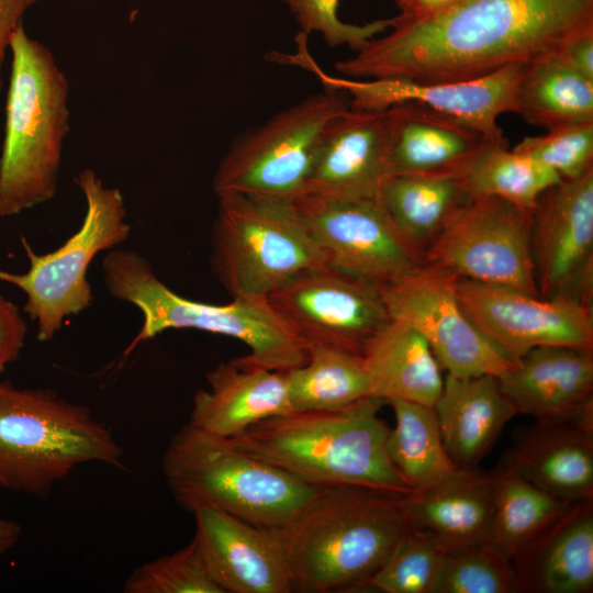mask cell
<instances>
[{
  "mask_svg": "<svg viewBox=\"0 0 593 593\" xmlns=\"http://www.w3.org/2000/svg\"><path fill=\"white\" fill-rule=\"evenodd\" d=\"M591 27L593 0H458L422 21L395 15L392 31L335 68L353 78L467 80L528 64Z\"/></svg>",
  "mask_w": 593,
  "mask_h": 593,
  "instance_id": "1",
  "label": "cell"
},
{
  "mask_svg": "<svg viewBox=\"0 0 593 593\" xmlns=\"http://www.w3.org/2000/svg\"><path fill=\"white\" fill-rule=\"evenodd\" d=\"M403 495L363 486L320 488L290 524L271 529L293 591L363 590L412 528Z\"/></svg>",
  "mask_w": 593,
  "mask_h": 593,
  "instance_id": "2",
  "label": "cell"
},
{
  "mask_svg": "<svg viewBox=\"0 0 593 593\" xmlns=\"http://www.w3.org/2000/svg\"><path fill=\"white\" fill-rule=\"evenodd\" d=\"M383 400L368 396L333 411H302L264 419L228 438L239 450L316 488L363 486L407 494L387 452Z\"/></svg>",
  "mask_w": 593,
  "mask_h": 593,
  "instance_id": "3",
  "label": "cell"
},
{
  "mask_svg": "<svg viewBox=\"0 0 593 593\" xmlns=\"http://www.w3.org/2000/svg\"><path fill=\"white\" fill-rule=\"evenodd\" d=\"M12 60L0 155V216L51 201L69 132V82L52 51L20 25Z\"/></svg>",
  "mask_w": 593,
  "mask_h": 593,
  "instance_id": "4",
  "label": "cell"
},
{
  "mask_svg": "<svg viewBox=\"0 0 593 593\" xmlns=\"http://www.w3.org/2000/svg\"><path fill=\"white\" fill-rule=\"evenodd\" d=\"M103 281L115 299L137 307L142 326L125 354L168 329H198L240 340L247 361L287 372L305 363L309 345L267 300L233 298L211 304L190 300L167 287L149 261L131 249H111L103 258Z\"/></svg>",
  "mask_w": 593,
  "mask_h": 593,
  "instance_id": "5",
  "label": "cell"
},
{
  "mask_svg": "<svg viewBox=\"0 0 593 593\" xmlns=\"http://www.w3.org/2000/svg\"><path fill=\"white\" fill-rule=\"evenodd\" d=\"M87 463L123 466L105 423L54 390L0 381V488L46 496Z\"/></svg>",
  "mask_w": 593,
  "mask_h": 593,
  "instance_id": "6",
  "label": "cell"
},
{
  "mask_svg": "<svg viewBox=\"0 0 593 593\" xmlns=\"http://www.w3.org/2000/svg\"><path fill=\"white\" fill-rule=\"evenodd\" d=\"M161 469L184 510L214 506L267 529L290 524L320 489L189 423L170 439Z\"/></svg>",
  "mask_w": 593,
  "mask_h": 593,
  "instance_id": "7",
  "label": "cell"
},
{
  "mask_svg": "<svg viewBox=\"0 0 593 593\" xmlns=\"http://www.w3.org/2000/svg\"><path fill=\"white\" fill-rule=\"evenodd\" d=\"M216 195L211 265L233 298L267 300L298 275L328 265L295 202Z\"/></svg>",
  "mask_w": 593,
  "mask_h": 593,
  "instance_id": "8",
  "label": "cell"
},
{
  "mask_svg": "<svg viewBox=\"0 0 593 593\" xmlns=\"http://www.w3.org/2000/svg\"><path fill=\"white\" fill-rule=\"evenodd\" d=\"M86 200L79 230L61 246L36 254L21 237L30 267L24 273L0 269V281L15 286L26 295L24 312L36 323V338L52 340L68 317L89 309L93 301L87 271L101 251L114 249L131 233L121 191L108 187L92 169L75 179Z\"/></svg>",
  "mask_w": 593,
  "mask_h": 593,
  "instance_id": "9",
  "label": "cell"
},
{
  "mask_svg": "<svg viewBox=\"0 0 593 593\" xmlns=\"http://www.w3.org/2000/svg\"><path fill=\"white\" fill-rule=\"evenodd\" d=\"M349 108L343 92L333 88L275 114L230 147L213 177L215 193L296 201L326 127Z\"/></svg>",
  "mask_w": 593,
  "mask_h": 593,
  "instance_id": "10",
  "label": "cell"
},
{
  "mask_svg": "<svg viewBox=\"0 0 593 593\" xmlns=\"http://www.w3.org/2000/svg\"><path fill=\"white\" fill-rule=\"evenodd\" d=\"M532 210L496 197L470 198L424 251L459 278L539 295L530 258Z\"/></svg>",
  "mask_w": 593,
  "mask_h": 593,
  "instance_id": "11",
  "label": "cell"
},
{
  "mask_svg": "<svg viewBox=\"0 0 593 593\" xmlns=\"http://www.w3.org/2000/svg\"><path fill=\"white\" fill-rule=\"evenodd\" d=\"M457 278L425 262L379 287L389 317L416 329L447 374L501 378L514 362L467 316L456 294Z\"/></svg>",
  "mask_w": 593,
  "mask_h": 593,
  "instance_id": "12",
  "label": "cell"
},
{
  "mask_svg": "<svg viewBox=\"0 0 593 593\" xmlns=\"http://www.w3.org/2000/svg\"><path fill=\"white\" fill-rule=\"evenodd\" d=\"M456 294L472 323L513 362L540 346L593 350V306L459 277Z\"/></svg>",
  "mask_w": 593,
  "mask_h": 593,
  "instance_id": "13",
  "label": "cell"
},
{
  "mask_svg": "<svg viewBox=\"0 0 593 593\" xmlns=\"http://www.w3.org/2000/svg\"><path fill=\"white\" fill-rule=\"evenodd\" d=\"M267 301L307 345L357 353L390 320L378 284L329 264L298 275Z\"/></svg>",
  "mask_w": 593,
  "mask_h": 593,
  "instance_id": "14",
  "label": "cell"
},
{
  "mask_svg": "<svg viewBox=\"0 0 593 593\" xmlns=\"http://www.w3.org/2000/svg\"><path fill=\"white\" fill-rule=\"evenodd\" d=\"M532 212L530 258L539 295L593 306V170L547 189Z\"/></svg>",
  "mask_w": 593,
  "mask_h": 593,
  "instance_id": "15",
  "label": "cell"
},
{
  "mask_svg": "<svg viewBox=\"0 0 593 593\" xmlns=\"http://www.w3.org/2000/svg\"><path fill=\"white\" fill-rule=\"evenodd\" d=\"M328 264L378 286L390 283L425 264L392 223L379 200L294 201Z\"/></svg>",
  "mask_w": 593,
  "mask_h": 593,
  "instance_id": "16",
  "label": "cell"
},
{
  "mask_svg": "<svg viewBox=\"0 0 593 593\" xmlns=\"http://www.w3.org/2000/svg\"><path fill=\"white\" fill-rule=\"evenodd\" d=\"M391 176L387 110L350 107L326 127L301 198L379 200Z\"/></svg>",
  "mask_w": 593,
  "mask_h": 593,
  "instance_id": "17",
  "label": "cell"
},
{
  "mask_svg": "<svg viewBox=\"0 0 593 593\" xmlns=\"http://www.w3.org/2000/svg\"><path fill=\"white\" fill-rule=\"evenodd\" d=\"M527 64H514L491 74L459 81L418 82L405 79H338L334 88L353 96L351 108L382 110L416 102L463 121L488 137L504 138L497 119L513 112L517 86Z\"/></svg>",
  "mask_w": 593,
  "mask_h": 593,
  "instance_id": "18",
  "label": "cell"
},
{
  "mask_svg": "<svg viewBox=\"0 0 593 593\" xmlns=\"http://www.w3.org/2000/svg\"><path fill=\"white\" fill-rule=\"evenodd\" d=\"M192 514V540L223 593L294 592L283 549L271 529L214 506L199 507Z\"/></svg>",
  "mask_w": 593,
  "mask_h": 593,
  "instance_id": "19",
  "label": "cell"
},
{
  "mask_svg": "<svg viewBox=\"0 0 593 593\" xmlns=\"http://www.w3.org/2000/svg\"><path fill=\"white\" fill-rule=\"evenodd\" d=\"M497 468L563 501L593 500V402L570 419L519 429Z\"/></svg>",
  "mask_w": 593,
  "mask_h": 593,
  "instance_id": "20",
  "label": "cell"
},
{
  "mask_svg": "<svg viewBox=\"0 0 593 593\" xmlns=\"http://www.w3.org/2000/svg\"><path fill=\"white\" fill-rule=\"evenodd\" d=\"M195 392L189 424L232 438L264 419L292 412L287 373L247 361L221 362Z\"/></svg>",
  "mask_w": 593,
  "mask_h": 593,
  "instance_id": "21",
  "label": "cell"
},
{
  "mask_svg": "<svg viewBox=\"0 0 593 593\" xmlns=\"http://www.w3.org/2000/svg\"><path fill=\"white\" fill-rule=\"evenodd\" d=\"M499 381L517 414L536 422L567 421L593 402V350L536 347Z\"/></svg>",
  "mask_w": 593,
  "mask_h": 593,
  "instance_id": "22",
  "label": "cell"
},
{
  "mask_svg": "<svg viewBox=\"0 0 593 593\" xmlns=\"http://www.w3.org/2000/svg\"><path fill=\"white\" fill-rule=\"evenodd\" d=\"M511 562L517 592H592L593 500L573 503Z\"/></svg>",
  "mask_w": 593,
  "mask_h": 593,
  "instance_id": "23",
  "label": "cell"
},
{
  "mask_svg": "<svg viewBox=\"0 0 593 593\" xmlns=\"http://www.w3.org/2000/svg\"><path fill=\"white\" fill-rule=\"evenodd\" d=\"M385 110L392 176L451 174L488 139H496L416 102Z\"/></svg>",
  "mask_w": 593,
  "mask_h": 593,
  "instance_id": "24",
  "label": "cell"
},
{
  "mask_svg": "<svg viewBox=\"0 0 593 593\" xmlns=\"http://www.w3.org/2000/svg\"><path fill=\"white\" fill-rule=\"evenodd\" d=\"M434 410L448 455L462 470L477 469L507 422L517 415L499 378L490 374H447Z\"/></svg>",
  "mask_w": 593,
  "mask_h": 593,
  "instance_id": "25",
  "label": "cell"
},
{
  "mask_svg": "<svg viewBox=\"0 0 593 593\" xmlns=\"http://www.w3.org/2000/svg\"><path fill=\"white\" fill-rule=\"evenodd\" d=\"M413 527L432 534L446 552L490 540L494 510L492 472L478 469L403 495Z\"/></svg>",
  "mask_w": 593,
  "mask_h": 593,
  "instance_id": "26",
  "label": "cell"
},
{
  "mask_svg": "<svg viewBox=\"0 0 593 593\" xmlns=\"http://www.w3.org/2000/svg\"><path fill=\"white\" fill-rule=\"evenodd\" d=\"M360 354L372 396L434 406L444 385L443 368L416 329L390 318L365 343Z\"/></svg>",
  "mask_w": 593,
  "mask_h": 593,
  "instance_id": "27",
  "label": "cell"
},
{
  "mask_svg": "<svg viewBox=\"0 0 593 593\" xmlns=\"http://www.w3.org/2000/svg\"><path fill=\"white\" fill-rule=\"evenodd\" d=\"M513 112L546 130L593 123V80L573 69L556 51L548 53L527 64Z\"/></svg>",
  "mask_w": 593,
  "mask_h": 593,
  "instance_id": "28",
  "label": "cell"
},
{
  "mask_svg": "<svg viewBox=\"0 0 593 593\" xmlns=\"http://www.w3.org/2000/svg\"><path fill=\"white\" fill-rule=\"evenodd\" d=\"M469 199L451 174L393 175L385 182L379 202L400 233L424 255Z\"/></svg>",
  "mask_w": 593,
  "mask_h": 593,
  "instance_id": "29",
  "label": "cell"
},
{
  "mask_svg": "<svg viewBox=\"0 0 593 593\" xmlns=\"http://www.w3.org/2000/svg\"><path fill=\"white\" fill-rule=\"evenodd\" d=\"M395 426L387 452L410 491L422 490L460 474L445 447L434 406L391 399Z\"/></svg>",
  "mask_w": 593,
  "mask_h": 593,
  "instance_id": "30",
  "label": "cell"
},
{
  "mask_svg": "<svg viewBox=\"0 0 593 593\" xmlns=\"http://www.w3.org/2000/svg\"><path fill=\"white\" fill-rule=\"evenodd\" d=\"M286 373L292 412L339 410L372 396L369 373L357 351L311 344L305 363Z\"/></svg>",
  "mask_w": 593,
  "mask_h": 593,
  "instance_id": "31",
  "label": "cell"
},
{
  "mask_svg": "<svg viewBox=\"0 0 593 593\" xmlns=\"http://www.w3.org/2000/svg\"><path fill=\"white\" fill-rule=\"evenodd\" d=\"M451 175L470 198L496 197L527 210L561 181L548 167L510 150L505 138L488 139Z\"/></svg>",
  "mask_w": 593,
  "mask_h": 593,
  "instance_id": "32",
  "label": "cell"
},
{
  "mask_svg": "<svg viewBox=\"0 0 593 593\" xmlns=\"http://www.w3.org/2000/svg\"><path fill=\"white\" fill-rule=\"evenodd\" d=\"M492 473L494 510L489 541L511 559L573 503L558 499L512 472L496 468Z\"/></svg>",
  "mask_w": 593,
  "mask_h": 593,
  "instance_id": "33",
  "label": "cell"
},
{
  "mask_svg": "<svg viewBox=\"0 0 593 593\" xmlns=\"http://www.w3.org/2000/svg\"><path fill=\"white\" fill-rule=\"evenodd\" d=\"M445 556V548L432 534L412 526L363 590L433 593Z\"/></svg>",
  "mask_w": 593,
  "mask_h": 593,
  "instance_id": "34",
  "label": "cell"
},
{
  "mask_svg": "<svg viewBox=\"0 0 593 593\" xmlns=\"http://www.w3.org/2000/svg\"><path fill=\"white\" fill-rule=\"evenodd\" d=\"M517 592L511 559L491 541L446 552L433 593Z\"/></svg>",
  "mask_w": 593,
  "mask_h": 593,
  "instance_id": "35",
  "label": "cell"
},
{
  "mask_svg": "<svg viewBox=\"0 0 593 593\" xmlns=\"http://www.w3.org/2000/svg\"><path fill=\"white\" fill-rule=\"evenodd\" d=\"M125 593H223L191 541L179 550L137 567L125 580Z\"/></svg>",
  "mask_w": 593,
  "mask_h": 593,
  "instance_id": "36",
  "label": "cell"
},
{
  "mask_svg": "<svg viewBox=\"0 0 593 593\" xmlns=\"http://www.w3.org/2000/svg\"><path fill=\"white\" fill-rule=\"evenodd\" d=\"M513 150L548 167L561 180L579 179L593 170V123L552 127L525 137Z\"/></svg>",
  "mask_w": 593,
  "mask_h": 593,
  "instance_id": "37",
  "label": "cell"
},
{
  "mask_svg": "<svg viewBox=\"0 0 593 593\" xmlns=\"http://www.w3.org/2000/svg\"><path fill=\"white\" fill-rule=\"evenodd\" d=\"M280 1L290 10L302 34L318 33L331 47L348 46L357 52L394 23V16L365 24L346 23L338 18L339 0Z\"/></svg>",
  "mask_w": 593,
  "mask_h": 593,
  "instance_id": "38",
  "label": "cell"
},
{
  "mask_svg": "<svg viewBox=\"0 0 593 593\" xmlns=\"http://www.w3.org/2000/svg\"><path fill=\"white\" fill-rule=\"evenodd\" d=\"M26 328L19 309L0 293V373L20 357Z\"/></svg>",
  "mask_w": 593,
  "mask_h": 593,
  "instance_id": "39",
  "label": "cell"
},
{
  "mask_svg": "<svg viewBox=\"0 0 593 593\" xmlns=\"http://www.w3.org/2000/svg\"><path fill=\"white\" fill-rule=\"evenodd\" d=\"M556 52L573 69L593 80V27L571 35Z\"/></svg>",
  "mask_w": 593,
  "mask_h": 593,
  "instance_id": "40",
  "label": "cell"
},
{
  "mask_svg": "<svg viewBox=\"0 0 593 593\" xmlns=\"http://www.w3.org/2000/svg\"><path fill=\"white\" fill-rule=\"evenodd\" d=\"M38 0H0V89L2 65L13 34L23 24L26 11Z\"/></svg>",
  "mask_w": 593,
  "mask_h": 593,
  "instance_id": "41",
  "label": "cell"
},
{
  "mask_svg": "<svg viewBox=\"0 0 593 593\" xmlns=\"http://www.w3.org/2000/svg\"><path fill=\"white\" fill-rule=\"evenodd\" d=\"M458 0H394L400 13L398 18L401 21L413 22L422 21L434 16Z\"/></svg>",
  "mask_w": 593,
  "mask_h": 593,
  "instance_id": "42",
  "label": "cell"
},
{
  "mask_svg": "<svg viewBox=\"0 0 593 593\" xmlns=\"http://www.w3.org/2000/svg\"><path fill=\"white\" fill-rule=\"evenodd\" d=\"M22 527L14 521L0 518V558L20 539Z\"/></svg>",
  "mask_w": 593,
  "mask_h": 593,
  "instance_id": "43",
  "label": "cell"
}]
</instances>
